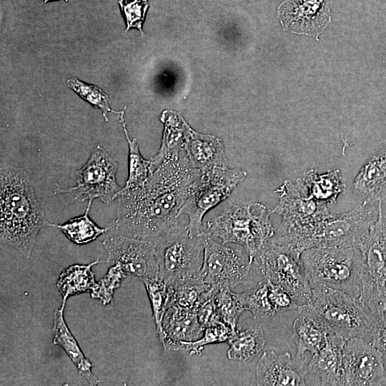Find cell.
<instances>
[{
	"label": "cell",
	"mask_w": 386,
	"mask_h": 386,
	"mask_svg": "<svg viewBox=\"0 0 386 386\" xmlns=\"http://www.w3.org/2000/svg\"><path fill=\"white\" fill-rule=\"evenodd\" d=\"M202 175L184 151L169 157L142 187L118 195L114 227L119 234L154 242L177 224L180 209Z\"/></svg>",
	"instance_id": "6da1fadb"
},
{
	"label": "cell",
	"mask_w": 386,
	"mask_h": 386,
	"mask_svg": "<svg viewBox=\"0 0 386 386\" xmlns=\"http://www.w3.org/2000/svg\"><path fill=\"white\" fill-rule=\"evenodd\" d=\"M0 239L31 256L39 232L49 226L26 170L9 166L0 171Z\"/></svg>",
	"instance_id": "7a4b0ae2"
},
{
	"label": "cell",
	"mask_w": 386,
	"mask_h": 386,
	"mask_svg": "<svg viewBox=\"0 0 386 386\" xmlns=\"http://www.w3.org/2000/svg\"><path fill=\"white\" fill-rule=\"evenodd\" d=\"M279 202L270 212L282 216L279 233L272 239L300 254L316 246L322 225L330 215L327 204L308 197L299 179L286 180L274 191Z\"/></svg>",
	"instance_id": "3957f363"
},
{
	"label": "cell",
	"mask_w": 386,
	"mask_h": 386,
	"mask_svg": "<svg viewBox=\"0 0 386 386\" xmlns=\"http://www.w3.org/2000/svg\"><path fill=\"white\" fill-rule=\"evenodd\" d=\"M298 310L315 317L330 331L345 340L364 339L370 335L373 316L364 309L357 298L343 291L314 287L310 300L299 306Z\"/></svg>",
	"instance_id": "277c9868"
},
{
	"label": "cell",
	"mask_w": 386,
	"mask_h": 386,
	"mask_svg": "<svg viewBox=\"0 0 386 386\" xmlns=\"http://www.w3.org/2000/svg\"><path fill=\"white\" fill-rule=\"evenodd\" d=\"M207 233L222 244L242 247L253 263L258 251L274 235L266 207L260 203L232 204L207 223Z\"/></svg>",
	"instance_id": "5b68a950"
},
{
	"label": "cell",
	"mask_w": 386,
	"mask_h": 386,
	"mask_svg": "<svg viewBox=\"0 0 386 386\" xmlns=\"http://www.w3.org/2000/svg\"><path fill=\"white\" fill-rule=\"evenodd\" d=\"M311 287L323 286L360 295V254L356 248L314 247L300 254Z\"/></svg>",
	"instance_id": "8992f818"
},
{
	"label": "cell",
	"mask_w": 386,
	"mask_h": 386,
	"mask_svg": "<svg viewBox=\"0 0 386 386\" xmlns=\"http://www.w3.org/2000/svg\"><path fill=\"white\" fill-rule=\"evenodd\" d=\"M360 254V295L364 309L377 317L386 312V215L378 218L363 243Z\"/></svg>",
	"instance_id": "52a82bcc"
},
{
	"label": "cell",
	"mask_w": 386,
	"mask_h": 386,
	"mask_svg": "<svg viewBox=\"0 0 386 386\" xmlns=\"http://www.w3.org/2000/svg\"><path fill=\"white\" fill-rule=\"evenodd\" d=\"M158 278L167 286L179 279L196 275L204 258L202 233L192 236L187 227L178 224L154 242Z\"/></svg>",
	"instance_id": "ba28073f"
},
{
	"label": "cell",
	"mask_w": 386,
	"mask_h": 386,
	"mask_svg": "<svg viewBox=\"0 0 386 386\" xmlns=\"http://www.w3.org/2000/svg\"><path fill=\"white\" fill-rule=\"evenodd\" d=\"M300 253L272 237L253 259L264 279L286 290L299 306L309 302L312 287L305 276Z\"/></svg>",
	"instance_id": "9c48e42d"
},
{
	"label": "cell",
	"mask_w": 386,
	"mask_h": 386,
	"mask_svg": "<svg viewBox=\"0 0 386 386\" xmlns=\"http://www.w3.org/2000/svg\"><path fill=\"white\" fill-rule=\"evenodd\" d=\"M247 173L241 169L216 168L202 174L179 212L188 216L186 226L192 236L199 235L205 214L228 198Z\"/></svg>",
	"instance_id": "30bf717a"
},
{
	"label": "cell",
	"mask_w": 386,
	"mask_h": 386,
	"mask_svg": "<svg viewBox=\"0 0 386 386\" xmlns=\"http://www.w3.org/2000/svg\"><path fill=\"white\" fill-rule=\"evenodd\" d=\"M117 162L100 145L91 152L86 162L76 172V184L61 188L56 184V192L70 193L77 201L113 202L122 187L116 179Z\"/></svg>",
	"instance_id": "8fae6325"
},
{
	"label": "cell",
	"mask_w": 386,
	"mask_h": 386,
	"mask_svg": "<svg viewBox=\"0 0 386 386\" xmlns=\"http://www.w3.org/2000/svg\"><path fill=\"white\" fill-rule=\"evenodd\" d=\"M204 258L197 274L212 287L230 289L251 281L252 264L248 253L242 248H231L219 244L207 232H202Z\"/></svg>",
	"instance_id": "7c38bea8"
},
{
	"label": "cell",
	"mask_w": 386,
	"mask_h": 386,
	"mask_svg": "<svg viewBox=\"0 0 386 386\" xmlns=\"http://www.w3.org/2000/svg\"><path fill=\"white\" fill-rule=\"evenodd\" d=\"M382 201L362 203L350 212L330 215L325 219L316 247L358 249L376 222Z\"/></svg>",
	"instance_id": "4fadbf2b"
},
{
	"label": "cell",
	"mask_w": 386,
	"mask_h": 386,
	"mask_svg": "<svg viewBox=\"0 0 386 386\" xmlns=\"http://www.w3.org/2000/svg\"><path fill=\"white\" fill-rule=\"evenodd\" d=\"M339 385H386L380 352L363 338L345 341L342 351Z\"/></svg>",
	"instance_id": "5bb4252c"
},
{
	"label": "cell",
	"mask_w": 386,
	"mask_h": 386,
	"mask_svg": "<svg viewBox=\"0 0 386 386\" xmlns=\"http://www.w3.org/2000/svg\"><path fill=\"white\" fill-rule=\"evenodd\" d=\"M102 244L109 266L118 264L127 276L144 279L158 277L154 242L122 234L107 237Z\"/></svg>",
	"instance_id": "9a60e30c"
},
{
	"label": "cell",
	"mask_w": 386,
	"mask_h": 386,
	"mask_svg": "<svg viewBox=\"0 0 386 386\" xmlns=\"http://www.w3.org/2000/svg\"><path fill=\"white\" fill-rule=\"evenodd\" d=\"M329 2L284 0L278 7V18L285 31L318 37L331 21Z\"/></svg>",
	"instance_id": "2e32d148"
},
{
	"label": "cell",
	"mask_w": 386,
	"mask_h": 386,
	"mask_svg": "<svg viewBox=\"0 0 386 386\" xmlns=\"http://www.w3.org/2000/svg\"><path fill=\"white\" fill-rule=\"evenodd\" d=\"M308 360L292 358L285 352L277 354L274 350L263 352L256 366V384L259 386L306 385Z\"/></svg>",
	"instance_id": "e0dca14e"
},
{
	"label": "cell",
	"mask_w": 386,
	"mask_h": 386,
	"mask_svg": "<svg viewBox=\"0 0 386 386\" xmlns=\"http://www.w3.org/2000/svg\"><path fill=\"white\" fill-rule=\"evenodd\" d=\"M162 326L163 336L160 342L165 351H177L181 342L201 338L204 330L195 310L173 303H167Z\"/></svg>",
	"instance_id": "ac0fdd59"
},
{
	"label": "cell",
	"mask_w": 386,
	"mask_h": 386,
	"mask_svg": "<svg viewBox=\"0 0 386 386\" xmlns=\"http://www.w3.org/2000/svg\"><path fill=\"white\" fill-rule=\"evenodd\" d=\"M353 192L362 203H376L386 198V149L371 156L356 176Z\"/></svg>",
	"instance_id": "d6986e66"
},
{
	"label": "cell",
	"mask_w": 386,
	"mask_h": 386,
	"mask_svg": "<svg viewBox=\"0 0 386 386\" xmlns=\"http://www.w3.org/2000/svg\"><path fill=\"white\" fill-rule=\"evenodd\" d=\"M184 151L190 164L202 174L216 168L228 167L224 146L214 137L192 132Z\"/></svg>",
	"instance_id": "ffe728a7"
},
{
	"label": "cell",
	"mask_w": 386,
	"mask_h": 386,
	"mask_svg": "<svg viewBox=\"0 0 386 386\" xmlns=\"http://www.w3.org/2000/svg\"><path fill=\"white\" fill-rule=\"evenodd\" d=\"M346 340L329 331L325 345L309 360L308 373L317 377L321 385H339L342 351Z\"/></svg>",
	"instance_id": "44dd1931"
},
{
	"label": "cell",
	"mask_w": 386,
	"mask_h": 386,
	"mask_svg": "<svg viewBox=\"0 0 386 386\" xmlns=\"http://www.w3.org/2000/svg\"><path fill=\"white\" fill-rule=\"evenodd\" d=\"M66 300H62L60 308L54 311L53 317V343L63 348L76 366L79 373L90 385H97L99 379L92 373V363L85 357L77 341L64 320V310Z\"/></svg>",
	"instance_id": "7402d4cb"
},
{
	"label": "cell",
	"mask_w": 386,
	"mask_h": 386,
	"mask_svg": "<svg viewBox=\"0 0 386 386\" xmlns=\"http://www.w3.org/2000/svg\"><path fill=\"white\" fill-rule=\"evenodd\" d=\"M293 323V338L297 348L295 357H305L306 352L312 355L325 344L329 330L315 317L307 312H300Z\"/></svg>",
	"instance_id": "603a6c76"
},
{
	"label": "cell",
	"mask_w": 386,
	"mask_h": 386,
	"mask_svg": "<svg viewBox=\"0 0 386 386\" xmlns=\"http://www.w3.org/2000/svg\"><path fill=\"white\" fill-rule=\"evenodd\" d=\"M167 287V303L192 310L214 296L219 289L207 284L198 274L179 279Z\"/></svg>",
	"instance_id": "cb8c5ba5"
},
{
	"label": "cell",
	"mask_w": 386,
	"mask_h": 386,
	"mask_svg": "<svg viewBox=\"0 0 386 386\" xmlns=\"http://www.w3.org/2000/svg\"><path fill=\"white\" fill-rule=\"evenodd\" d=\"M165 129L162 144L157 154L149 159L150 174L169 157L184 152L192 133L187 125L174 114H165Z\"/></svg>",
	"instance_id": "d4e9b609"
},
{
	"label": "cell",
	"mask_w": 386,
	"mask_h": 386,
	"mask_svg": "<svg viewBox=\"0 0 386 386\" xmlns=\"http://www.w3.org/2000/svg\"><path fill=\"white\" fill-rule=\"evenodd\" d=\"M309 197L325 204H334L345 189L339 170L319 174L315 169L306 172L299 178Z\"/></svg>",
	"instance_id": "484cf974"
},
{
	"label": "cell",
	"mask_w": 386,
	"mask_h": 386,
	"mask_svg": "<svg viewBox=\"0 0 386 386\" xmlns=\"http://www.w3.org/2000/svg\"><path fill=\"white\" fill-rule=\"evenodd\" d=\"M105 262L96 259L88 264H75L64 269L59 274L56 284L63 300L91 291L96 283L91 267Z\"/></svg>",
	"instance_id": "4316f807"
},
{
	"label": "cell",
	"mask_w": 386,
	"mask_h": 386,
	"mask_svg": "<svg viewBox=\"0 0 386 386\" xmlns=\"http://www.w3.org/2000/svg\"><path fill=\"white\" fill-rule=\"evenodd\" d=\"M92 201H88L86 208L83 214L69 219L61 224L50 223L49 226L59 229L65 237L73 243L83 245L96 240L100 235L106 233L114 224L107 227H99L89 216Z\"/></svg>",
	"instance_id": "83f0119b"
},
{
	"label": "cell",
	"mask_w": 386,
	"mask_h": 386,
	"mask_svg": "<svg viewBox=\"0 0 386 386\" xmlns=\"http://www.w3.org/2000/svg\"><path fill=\"white\" fill-rule=\"evenodd\" d=\"M229 360L247 362L251 361L263 349L265 344L264 332L257 325L246 330H237L227 341Z\"/></svg>",
	"instance_id": "f1b7e54d"
},
{
	"label": "cell",
	"mask_w": 386,
	"mask_h": 386,
	"mask_svg": "<svg viewBox=\"0 0 386 386\" xmlns=\"http://www.w3.org/2000/svg\"><path fill=\"white\" fill-rule=\"evenodd\" d=\"M120 122L129 144V172L125 185L119 194L142 187L150 174V161L145 159L140 154L136 139H130L127 131L124 110L119 112Z\"/></svg>",
	"instance_id": "f546056e"
},
{
	"label": "cell",
	"mask_w": 386,
	"mask_h": 386,
	"mask_svg": "<svg viewBox=\"0 0 386 386\" xmlns=\"http://www.w3.org/2000/svg\"><path fill=\"white\" fill-rule=\"evenodd\" d=\"M236 332L220 319L216 320L204 327L202 337L193 342H182L177 350L187 351L192 355H200L205 345L227 342Z\"/></svg>",
	"instance_id": "4dcf8cb0"
},
{
	"label": "cell",
	"mask_w": 386,
	"mask_h": 386,
	"mask_svg": "<svg viewBox=\"0 0 386 386\" xmlns=\"http://www.w3.org/2000/svg\"><path fill=\"white\" fill-rule=\"evenodd\" d=\"M236 295L245 310L250 311L255 319L267 318L276 313L269 298L266 279L259 282L254 289L240 294L236 293Z\"/></svg>",
	"instance_id": "1f68e13d"
},
{
	"label": "cell",
	"mask_w": 386,
	"mask_h": 386,
	"mask_svg": "<svg viewBox=\"0 0 386 386\" xmlns=\"http://www.w3.org/2000/svg\"><path fill=\"white\" fill-rule=\"evenodd\" d=\"M214 302L219 318L236 332L239 317L245 311L236 293L228 287H220L214 295Z\"/></svg>",
	"instance_id": "d6a6232c"
},
{
	"label": "cell",
	"mask_w": 386,
	"mask_h": 386,
	"mask_svg": "<svg viewBox=\"0 0 386 386\" xmlns=\"http://www.w3.org/2000/svg\"><path fill=\"white\" fill-rule=\"evenodd\" d=\"M151 303L153 318L159 340L163 336L162 319L168 302V287L158 277L142 281Z\"/></svg>",
	"instance_id": "836d02e7"
},
{
	"label": "cell",
	"mask_w": 386,
	"mask_h": 386,
	"mask_svg": "<svg viewBox=\"0 0 386 386\" xmlns=\"http://www.w3.org/2000/svg\"><path fill=\"white\" fill-rule=\"evenodd\" d=\"M126 277V274L118 264L109 266L107 274L91 290L90 296L99 300L104 305L112 303L115 290L120 286Z\"/></svg>",
	"instance_id": "e575fe53"
},
{
	"label": "cell",
	"mask_w": 386,
	"mask_h": 386,
	"mask_svg": "<svg viewBox=\"0 0 386 386\" xmlns=\"http://www.w3.org/2000/svg\"><path fill=\"white\" fill-rule=\"evenodd\" d=\"M67 84L82 99L89 102L94 107L100 109L107 122L108 121L107 114L110 112H115L110 108L109 96L99 88L93 85L86 84L76 78L69 79Z\"/></svg>",
	"instance_id": "d590c367"
},
{
	"label": "cell",
	"mask_w": 386,
	"mask_h": 386,
	"mask_svg": "<svg viewBox=\"0 0 386 386\" xmlns=\"http://www.w3.org/2000/svg\"><path fill=\"white\" fill-rule=\"evenodd\" d=\"M118 3L127 21V31L132 27L137 28L142 32L149 4L147 0H119Z\"/></svg>",
	"instance_id": "8d00e7d4"
},
{
	"label": "cell",
	"mask_w": 386,
	"mask_h": 386,
	"mask_svg": "<svg viewBox=\"0 0 386 386\" xmlns=\"http://www.w3.org/2000/svg\"><path fill=\"white\" fill-rule=\"evenodd\" d=\"M267 281L269 287V298L275 312L298 310V304L286 290Z\"/></svg>",
	"instance_id": "74e56055"
},
{
	"label": "cell",
	"mask_w": 386,
	"mask_h": 386,
	"mask_svg": "<svg viewBox=\"0 0 386 386\" xmlns=\"http://www.w3.org/2000/svg\"><path fill=\"white\" fill-rule=\"evenodd\" d=\"M371 343L381 353L386 377V312L375 317L370 325Z\"/></svg>",
	"instance_id": "f35d334b"
},
{
	"label": "cell",
	"mask_w": 386,
	"mask_h": 386,
	"mask_svg": "<svg viewBox=\"0 0 386 386\" xmlns=\"http://www.w3.org/2000/svg\"><path fill=\"white\" fill-rule=\"evenodd\" d=\"M195 310L198 320L204 327L213 321L220 319L216 311L214 296L200 303Z\"/></svg>",
	"instance_id": "ab89813d"
},
{
	"label": "cell",
	"mask_w": 386,
	"mask_h": 386,
	"mask_svg": "<svg viewBox=\"0 0 386 386\" xmlns=\"http://www.w3.org/2000/svg\"><path fill=\"white\" fill-rule=\"evenodd\" d=\"M50 1H54V0H44V3H46V2ZM64 1H67L68 0H64Z\"/></svg>",
	"instance_id": "60d3db41"
}]
</instances>
